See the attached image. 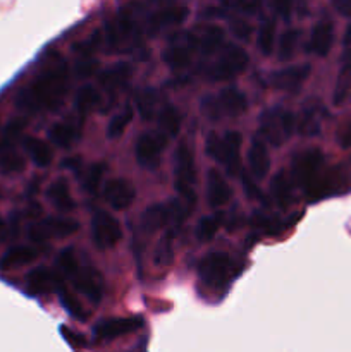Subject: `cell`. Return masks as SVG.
Returning <instances> with one entry per match:
<instances>
[{
    "label": "cell",
    "mask_w": 351,
    "mask_h": 352,
    "mask_svg": "<svg viewBox=\"0 0 351 352\" xmlns=\"http://www.w3.org/2000/svg\"><path fill=\"white\" fill-rule=\"evenodd\" d=\"M69 91L67 64L61 57L47 65L30 86L17 95V107L26 112H55L64 103Z\"/></svg>",
    "instance_id": "1"
},
{
    "label": "cell",
    "mask_w": 351,
    "mask_h": 352,
    "mask_svg": "<svg viewBox=\"0 0 351 352\" xmlns=\"http://www.w3.org/2000/svg\"><path fill=\"white\" fill-rule=\"evenodd\" d=\"M241 144H243V136L237 131H227L222 136L210 133L206 138V153L224 165L227 174L236 177L241 170Z\"/></svg>",
    "instance_id": "2"
},
{
    "label": "cell",
    "mask_w": 351,
    "mask_h": 352,
    "mask_svg": "<svg viewBox=\"0 0 351 352\" xmlns=\"http://www.w3.org/2000/svg\"><path fill=\"white\" fill-rule=\"evenodd\" d=\"M295 126V116L291 110L284 109V107H270V109L264 110L260 120H258L260 136L274 146H281L282 143H286L291 138Z\"/></svg>",
    "instance_id": "3"
},
{
    "label": "cell",
    "mask_w": 351,
    "mask_h": 352,
    "mask_svg": "<svg viewBox=\"0 0 351 352\" xmlns=\"http://www.w3.org/2000/svg\"><path fill=\"white\" fill-rule=\"evenodd\" d=\"M248 110V98L241 89L234 86L220 89L219 95H209L202 102V112L210 119L220 117H237Z\"/></svg>",
    "instance_id": "4"
},
{
    "label": "cell",
    "mask_w": 351,
    "mask_h": 352,
    "mask_svg": "<svg viewBox=\"0 0 351 352\" xmlns=\"http://www.w3.org/2000/svg\"><path fill=\"white\" fill-rule=\"evenodd\" d=\"M195 182H196V168L195 157H193L191 148L186 143L179 144L174 157V186L179 192V199L193 205L195 203Z\"/></svg>",
    "instance_id": "5"
},
{
    "label": "cell",
    "mask_w": 351,
    "mask_h": 352,
    "mask_svg": "<svg viewBox=\"0 0 351 352\" xmlns=\"http://www.w3.org/2000/svg\"><path fill=\"white\" fill-rule=\"evenodd\" d=\"M234 274V265L229 254L213 251L205 254L198 263V277L203 284L213 289L226 287Z\"/></svg>",
    "instance_id": "6"
},
{
    "label": "cell",
    "mask_w": 351,
    "mask_h": 352,
    "mask_svg": "<svg viewBox=\"0 0 351 352\" xmlns=\"http://www.w3.org/2000/svg\"><path fill=\"white\" fill-rule=\"evenodd\" d=\"M248 62L250 57L243 48L237 45H227L219 54L217 60L210 65L209 78L212 81H231L246 69Z\"/></svg>",
    "instance_id": "7"
},
{
    "label": "cell",
    "mask_w": 351,
    "mask_h": 352,
    "mask_svg": "<svg viewBox=\"0 0 351 352\" xmlns=\"http://www.w3.org/2000/svg\"><path fill=\"white\" fill-rule=\"evenodd\" d=\"M323 174V155L317 148L303 151L292 162L291 181L295 186H299L308 191Z\"/></svg>",
    "instance_id": "8"
},
{
    "label": "cell",
    "mask_w": 351,
    "mask_h": 352,
    "mask_svg": "<svg viewBox=\"0 0 351 352\" xmlns=\"http://www.w3.org/2000/svg\"><path fill=\"white\" fill-rule=\"evenodd\" d=\"M141 41V28L127 14L116 17L107 24V43L114 50H133Z\"/></svg>",
    "instance_id": "9"
},
{
    "label": "cell",
    "mask_w": 351,
    "mask_h": 352,
    "mask_svg": "<svg viewBox=\"0 0 351 352\" xmlns=\"http://www.w3.org/2000/svg\"><path fill=\"white\" fill-rule=\"evenodd\" d=\"M196 50H198V38L193 33L182 31L169 41L167 48L164 50V62L172 71H181L188 67Z\"/></svg>",
    "instance_id": "10"
},
{
    "label": "cell",
    "mask_w": 351,
    "mask_h": 352,
    "mask_svg": "<svg viewBox=\"0 0 351 352\" xmlns=\"http://www.w3.org/2000/svg\"><path fill=\"white\" fill-rule=\"evenodd\" d=\"M167 136L160 133V131H150V133H143L136 141L134 146V155H136L138 164L148 170H155L160 165L162 153L167 144Z\"/></svg>",
    "instance_id": "11"
},
{
    "label": "cell",
    "mask_w": 351,
    "mask_h": 352,
    "mask_svg": "<svg viewBox=\"0 0 351 352\" xmlns=\"http://www.w3.org/2000/svg\"><path fill=\"white\" fill-rule=\"evenodd\" d=\"M78 229L79 226L76 220L65 219V217H52V219L33 223L28 229V236L34 243H45L48 239H62V237L72 236Z\"/></svg>",
    "instance_id": "12"
},
{
    "label": "cell",
    "mask_w": 351,
    "mask_h": 352,
    "mask_svg": "<svg viewBox=\"0 0 351 352\" xmlns=\"http://www.w3.org/2000/svg\"><path fill=\"white\" fill-rule=\"evenodd\" d=\"M92 239L100 250H110L123 239V229L116 217L96 212L92 219Z\"/></svg>",
    "instance_id": "13"
},
{
    "label": "cell",
    "mask_w": 351,
    "mask_h": 352,
    "mask_svg": "<svg viewBox=\"0 0 351 352\" xmlns=\"http://www.w3.org/2000/svg\"><path fill=\"white\" fill-rule=\"evenodd\" d=\"M141 327H143V320L140 316L102 320L95 325V337L98 340H114L117 337H124L127 333L136 332Z\"/></svg>",
    "instance_id": "14"
},
{
    "label": "cell",
    "mask_w": 351,
    "mask_h": 352,
    "mask_svg": "<svg viewBox=\"0 0 351 352\" xmlns=\"http://www.w3.org/2000/svg\"><path fill=\"white\" fill-rule=\"evenodd\" d=\"M310 72H312L310 64L291 65V67H286V69H281V71L272 72L270 85L274 86L275 89H281V91L296 93L299 91L303 82L308 79Z\"/></svg>",
    "instance_id": "15"
},
{
    "label": "cell",
    "mask_w": 351,
    "mask_h": 352,
    "mask_svg": "<svg viewBox=\"0 0 351 352\" xmlns=\"http://www.w3.org/2000/svg\"><path fill=\"white\" fill-rule=\"evenodd\" d=\"M105 201L112 206L114 210H126L129 208L131 203L136 198V189L127 179L116 177L110 179L105 184Z\"/></svg>",
    "instance_id": "16"
},
{
    "label": "cell",
    "mask_w": 351,
    "mask_h": 352,
    "mask_svg": "<svg viewBox=\"0 0 351 352\" xmlns=\"http://www.w3.org/2000/svg\"><path fill=\"white\" fill-rule=\"evenodd\" d=\"M72 284L74 289L83 294L85 298H88L92 302H100L103 296V280L100 277V274L93 268H81V270L76 274V277L72 278Z\"/></svg>",
    "instance_id": "17"
},
{
    "label": "cell",
    "mask_w": 351,
    "mask_h": 352,
    "mask_svg": "<svg viewBox=\"0 0 351 352\" xmlns=\"http://www.w3.org/2000/svg\"><path fill=\"white\" fill-rule=\"evenodd\" d=\"M26 287L31 294H50L61 287V275L47 267H38L28 274Z\"/></svg>",
    "instance_id": "18"
},
{
    "label": "cell",
    "mask_w": 351,
    "mask_h": 352,
    "mask_svg": "<svg viewBox=\"0 0 351 352\" xmlns=\"http://www.w3.org/2000/svg\"><path fill=\"white\" fill-rule=\"evenodd\" d=\"M131 78H133V65L127 62H117V64L103 69L102 74L98 76V82L105 91L116 93L126 88Z\"/></svg>",
    "instance_id": "19"
},
{
    "label": "cell",
    "mask_w": 351,
    "mask_h": 352,
    "mask_svg": "<svg viewBox=\"0 0 351 352\" xmlns=\"http://www.w3.org/2000/svg\"><path fill=\"white\" fill-rule=\"evenodd\" d=\"M188 14L189 10L186 6L164 7V9L157 10V12H153L150 17H148V28H147L148 33L155 34L160 30H164V28L178 26V24H181L182 21L188 17Z\"/></svg>",
    "instance_id": "20"
},
{
    "label": "cell",
    "mask_w": 351,
    "mask_h": 352,
    "mask_svg": "<svg viewBox=\"0 0 351 352\" xmlns=\"http://www.w3.org/2000/svg\"><path fill=\"white\" fill-rule=\"evenodd\" d=\"M334 41V26L330 21H320L313 26L312 34H310L308 47L306 50L319 57H326L332 48Z\"/></svg>",
    "instance_id": "21"
},
{
    "label": "cell",
    "mask_w": 351,
    "mask_h": 352,
    "mask_svg": "<svg viewBox=\"0 0 351 352\" xmlns=\"http://www.w3.org/2000/svg\"><path fill=\"white\" fill-rule=\"evenodd\" d=\"M79 136H81V124H79V120L74 119L55 122L48 129V138L58 148H71L72 144L78 143Z\"/></svg>",
    "instance_id": "22"
},
{
    "label": "cell",
    "mask_w": 351,
    "mask_h": 352,
    "mask_svg": "<svg viewBox=\"0 0 351 352\" xmlns=\"http://www.w3.org/2000/svg\"><path fill=\"white\" fill-rule=\"evenodd\" d=\"M231 196H233V191L226 179L220 175V172H217L215 168L209 170L206 174V199H209L210 206L220 208L229 201Z\"/></svg>",
    "instance_id": "23"
},
{
    "label": "cell",
    "mask_w": 351,
    "mask_h": 352,
    "mask_svg": "<svg viewBox=\"0 0 351 352\" xmlns=\"http://www.w3.org/2000/svg\"><path fill=\"white\" fill-rule=\"evenodd\" d=\"M248 164H250V170L257 181L264 179L270 170V155L260 138H255L251 141L250 150H248Z\"/></svg>",
    "instance_id": "24"
},
{
    "label": "cell",
    "mask_w": 351,
    "mask_h": 352,
    "mask_svg": "<svg viewBox=\"0 0 351 352\" xmlns=\"http://www.w3.org/2000/svg\"><path fill=\"white\" fill-rule=\"evenodd\" d=\"M323 109L320 103L308 102L301 109V116L298 119V131L301 136H317L322 127Z\"/></svg>",
    "instance_id": "25"
},
{
    "label": "cell",
    "mask_w": 351,
    "mask_h": 352,
    "mask_svg": "<svg viewBox=\"0 0 351 352\" xmlns=\"http://www.w3.org/2000/svg\"><path fill=\"white\" fill-rule=\"evenodd\" d=\"M47 198L58 212H72L76 208V201L72 199L71 191H69V186L64 179H57L55 182H52L47 189Z\"/></svg>",
    "instance_id": "26"
},
{
    "label": "cell",
    "mask_w": 351,
    "mask_h": 352,
    "mask_svg": "<svg viewBox=\"0 0 351 352\" xmlns=\"http://www.w3.org/2000/svg\"><path fill=\"white\" fill-rule=\"evenodd\" d=\"M292 189H295V184H292L291 177H289L284 170H279L277 174L272 177L270 195L272 198H274V201L277 203L281 208H286V206L291 205Z\"/></svg>",
    "instance_id": "27"
},
{
    "label": "cell",
    "mask_w": 351,
    "mask_h": 352,
    "mask_svg": "<svg viewBox=\"0 0 351 352\" xmlns=\"http://www.w3.org/2000/svg\"><path fill=\"white\" fill-rule=\"evenodd\" d=\"M24 151L28 153V157L33 160V164L36 167H48L54 160V153H52V148L48 146V143H45L43 140H38V138H26L23 141Z\"/></svg>",
    "instance_id": "28"
},
{
    "label": "cell",
    "mask_w": 351,
    "mask_h": 352,
    "mask_svg": "<svg viewBox=\"0 0 351 352\" xmlns=\"http://www.w3.org/2000/svg\"><path fill=\"white\" fill-rule=\"evenodd\" d=\"M38 258V251L30 246H14L7 251L0 260V268L10 270V268H19L23 265L31 263Z\"/></svg>",
    "instance_id": "29"
},
{
    "label": "cell",
    "mask_w": 351,
    "mask_h": 352,
    "mask_svg": "<svg viewBox=\"0 0 351 352\" xmlns=\"http://www.w3.org/2000/svg\"><path fill=\"white\" fill-rule=\"evenodd\" d=\"M157 119H158L157 131H160L164 136L174 138L176 134L179 133V129H181V113H179V110L176 109L174 105H171V103L162 105V109L158 110L157 113Z\"/></svg>",
    "instance_id": "30"
},
{
    "label": "cell",
    "mask_w": 351,
    "mask_h": 352,
    "mask_svg": "<svg viewBox=\"0 0 351 352\" xmlns=\"http://www.w3.org/2000/svg\"><path fill=\"white\" fill-rule=\"evenodd\" d=\"M136 109L145 120L153 119V117L158 113V110L162 109L158 93L155 91L153 88L141 89V91L136 95Z\"/></svg>",
    "instance_id": "31"
},
{
    "label": "cell",
    "mask_w": 351,
    "mask_h": 352,
    "mask_svg": "<svg viewBox=\"0 0 351 352\" xmlns=\"http://www.w3.org/2000/svg\"><path fill=\"white\" fill-rule=\"evenodd\" d=\"M100 100H102V96H100L98 89H96L95 86H81V88L78 89V93H76L74 98L76 112H78L79 116H86V113L92 112V110H95L96 107H98Z\"/></svg>",
    "instance_id": "32"
},
{
    "label": "cell",
    "mask_w": 351,
    "mask_h": 352,
    "mask_svg": "<svg viewBox=\"0 0 351 352\" xmlns=\"http://www.w3.org/2000/svg\"><path fill=\"white\" fill-rule=\"evenodd\" d=\"M224 41V31L220 28L212 26L202 34V38L198 40V50L202 52L203 57H210V55L215 54L220 48Z\"/></svg>",
    "instance_id": "33"
},
{
    "label": "cell",
    "mask_w": 351,
    "mask_h": 352,
    "mask_svg": "<svg viewBox=\"0 0 351 352\" xmlns=\"http://www.w3.org/2000/svg\"><path fill=\"white\" fill-rule=\"evenodd\" d=\"M133 109H131L129 105L124 107V109L110 120L109 126H107V136H109L110 140H117V138L123 136L124 131L127 129V126H129L131 120H133Z\"/></svg>",
    "instance_id": "34"
},
{
    "label": "cell",
    "mask_w": 351,
    "mask_h": 352,
    "mask_svg": "<svg viewBox=\"0 0 351 352\" xmlns=\"http://www.w3.org/2000/svg\"><path fill=\"white\" fill-rule=\"evenodd\" d=\"M275 43V23L272 19H265L260 24L257 36V47L264 55H270Z\"/></svg>",
    "instance_id": "35"
},
{
    "label": "cell",
    "mask_w": 351,
    "mask_h": 352,
    "mask_svg": "<svg viewBox=\"0 0 351 352\" xmlns=\"http://www.w3.org/2000/svg\"><path fill=\"white\" fill-rule=\"evenodd\" d=\"M222 226V215H210L203 217L202 220L196 226V237H198L200 243H209L215 237L217 230Z\"/></svg>",
    "instance_id": "36"
},
{
    "label": "cell",
    "mask_w": 351,
    "mask_h": 352,
    "mask_svg": "<svg viewBox=\"0 0 351 352\" xmlns=\"http://www.w3.org/2000/svg\"><path fill=\"white\" fill-rule=\"evenodd\" d=\"M24 168V158L12 148H3L0 151V170L3 174H17Z\"/></svg>",
    "instance_id": "37"
},
{
    "label": "cell",
    "mask_w": 351,
    "mask_h": 352,
    "mask_svg": "<svg viewBox=\"0 0 351 352\" xmlns=\"http://www.w3.org/2000/svg\"><path fill=\"white\" fill-rule=\"evenodd\" d=\"M79 272L78 260L74 256V251L72 250H64L57 258V274L65 278H74L76 274Z\"/></svg>",
    "instance_id": "38"
},
{
    "label": "cell",
    "mask_w": 351,
    "mask_h": 352,
    "mask_svg": "<svg viewBox=\"0 0 351 352\" xmlns=\"http://www.w3.org/2000/svg\"><path fill=\"white\" fill-rule=\"evenodd\" d=\"M298 40V30H288L281 34V40H279V58H281V60H288V58L292 57Z\"/></svg>",
    "instance_id": "39"
},
{
    "label": "cell",
    "mask_w": 351,
    "mask_h": 352,
    "mask_svg": "<svg viewBox=\"0 0 351 352\" xmlns=\"http://www.w3.org/2000/svg\"><path fill=\"white\" fill-rule=\"evenodd\" d=\"M103 174H105V165L103 164H93L92 167L88 168V172H86L85 177H83V188L86 189V192L95 195L100 182H102Z\"/></svg>",
    "instance_id": "40"
},
{
    "label": "cell",
    "mask_w": 351,
    "mask_h": 352,
    "mask_svg": "<svg viewBox=\"0 0 351 352\" xmlns=\"http://www.w3.org/2000/svg\"><path fill=\"white\" fill-rule=\"evenodd\" d=\"M102 36H100V31H95L93 34H89L85 41H81L79 45H76L74 50L78 54L79 58H93V54L98 48Z\"/></svg>",
    "instance_id": "41"
},
{
    "label": "cell",
    "mask_w": 351,
    "mask_h": 352,
    "mask_svg": "<svg viewBox=\"0 0 351 352\" xmlns=\"http://www.w3.org/2000/svg\"><path fill=\"white\" fill-rule=\"evenodd\" d=\"M172 232H169L167 237L160 241L157 251H155V261L158 265H169L172 260Z\"/></svg>",
    "instance_id": "42"
},
{
    "label": "cell",
    "mask_w": 351,
    "mask_h": 352,
    "mask_svg": "<svg viewBox=\"0 0 351 352\" xmlns=\"http://www.w3.org/2000/svg\"><path fill=\"white\" fill-rule=\"evenodd\" d=\"M98 62L95 58H79L78 64H76V74L81 76V78H88L95 72Z\"/></svg>",
    "instance_id": "43"
},
{
    "label": "cell",
    "mask_w": 351,
    "mask_h": 352,
    "mask_svg": "<svg viewBox=\"0 0 351 352\" xmlns=\"http://www.w3.org/2000/svg\"><path fill=\"white\" fill-rule=\"evenodd\" d=\"M61 332H62V336H64V339H67V342L71 344L72 347H85L86 346L85 337L79 336V333H76V332H72L71 329L61 327Z\"/></svg>",
    "instance_id": "44"
},
{
    "label": "cell",
    "mask_w": 351,
    "mask_h": 352,
    "mask_svg": "<svg viewBox=\"0 0 351 352\" xmlns=\"http://www.w3.org/2000/svg\"><path fill=\"white\" fill-rule=\"evenodd\" d=\"M62 301H64L65 308H67L69 311L76 316V318H79V315H81V306H79V302H76V299L72 298V296H67V294H62Z\"/></svg>",
    "instance_id": "45"
},
{
    "label": "cell",
    "mask_w": 351,
    "mask_h": 352,
    "mask_svg": "<svg viewBox=\"0 0 351 352\" xmlns=\"http://www.w3.org/2000/svg\"><path fill=\"white\" fill-rule=\"evenodd\" d=\"M233 31L240 38H248V36H250L251 28H250V24L243 23V21H236V23H233Z\"/></svg>",
    "instance_id": "46"
},
{
    "label": "cell",
    "mask_w": 351,
    "mask_h": 352,
    "mask_svg": "<svg viewBox=\"0 0 351 352\" xmlns=\"http://www.w3.org/2000/svg\"><path fill=\"white\" fill-rule=\"evenodd\" d=\"M339 143L343 148H350L351 150V124L344 127L339 134Z\"/></svg>",
    "instance_id": "47"
},
{
    "label": "cell",
    "mask_w": 351,
    "mask_h": 352,
    "mask_svg": "<svg viewBox=\"0 0 351 352\" xmlns=\"http://www.w3.org/2000/svg\"><path fill=\"white\" fill-rule=\"evenodd\" d=\"M275 9L281 10L282 16H288V12H289V9H291V6H289V3H277V6H275Z\"/></svg>",
    "instance_id": "48"
},
{
    "label": "cell",
    "mask_w": 351,
    "mask_h": 352,
    "mask_svg": "<svg viewBox=\"0 0 351 352\" xmlns=\"http://www.w3.org/2000/svg\"><path fill=\"white\" fill-rule=\"evenodd\" d=\"M344 47H351V23L348 26L346 33H344Z\"/></svg>",
    "instance_id": "49"
},
{
    "label": "cell",
    "mask_w": 351,
    "mask_h": 352,
    "mask_svg": "<svg viewBox=\"0 0 351 352\" xmlns=\"http://www.w3.org/2000/svg\"><path fill=\"white\" fill-rule=\"evenodd\" d=\"M2 229H3V220L2 217H0V232H2Z\"/></svg>",
    "instance_id": "50"
}]
</instances>
